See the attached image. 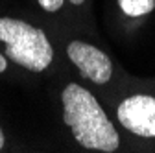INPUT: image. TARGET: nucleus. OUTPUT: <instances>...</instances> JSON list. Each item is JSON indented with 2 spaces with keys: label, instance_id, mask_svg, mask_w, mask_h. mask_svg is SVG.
<instances>
[{
  "label": "nucleus",
  "instance_id": "7",
  "mask_svg": "<svg viewBox=\"0 0 155 153\" xmlns=\"http://www.w3.org/2000/svg\"><path fill=\"white\" fill-rule=\"evenodd\" d=\"M6 67H8V61L4 59L2 55H0V72H4V70H6Z\"/></svg>",
  "mask_w": 155,
  "mask_h": 153
},
{
  "label": "nucleus",
  "instance_id": "8",
  "mask_svg": "<svg viewBox=\"0 0 155 153\" xmlns=\"http://www.w3.org/2000/svg\"><path fill=\"white\" fill-rule=\"evenodd\" d=\"M4 148V133H2V129H0V149Z\"/></svg>",
  "mask_w": 155,
  "mask_h": 153
},
{
  "label": "nucleus",
  "instance_id": "3",
  "mask_svg": "<svg viewBox=\"0 0 155 153\" xmlns=\"http://www.w3.org/2000/svg\"><path fill=\"white\" fill-rule=\"evenodd\" d=\"M118 122L139 137H155V98L135 94L126 98L116 109Z\"/></svg>",
  "mask_w": 155,
  "mask_h": 153
},
{
  "label": "nucleus",
  "instance_id": "2",
  "mask_svg": "<svg viewBox=\"0 0 155 153\" xmlns=\"http://www.w3.org/2000/svg\"><path fill=\"white\" fill-rule=\"evenodd\" d=\"M0 41L6 43V54L11 61L31 72H43L52 63L54 50L45 31L24 21L0 17Z\"/></svg>",
  "mask_w": 155,
  "mask_h": 153
},
{
  "label": "nucleus",
  "instance_id": "9",
  "mask_svg": "<svg viewBox=\"0 0 155 153\" xmlns=\"http://www.w3.org/2000/svg\"><path fill=\"white\" fill-rule=\"evenodd\" d=\"M70 2H72V4H76V6H80V4H83V2H85V0H70Z\"/></svg>",
  "mask_w": 155,
  "mask_h": 153
},
{
  "label": "nucleus",
  "instance_id": "6",
  "mask_svg": "<svg viewBox=\"0 0 155 153\" xmlns=\"http://www.w3.org/2000/svg\"><path fill=\"white\" fill-rule=\"evenodd\" d=\"M39 4H41V8H43V9H46V11L54 13V11H57V9H61L63 0H39Z\"/></svg>",
  "mask_w": 155,
  "mask_h": 153
},
{
  "label": "nucleus",
  "instance_id": "4",
  "mask_svg": "<svg viewBox=\"0 0 155 153\" xmlns=\"http://www.w3.org/2000/svg\"><path fill=\"white\" fill-rule=\"evenodd\" d=\"M67 54L70 57V61L80 68L83 78L91 80L92 83L104 85L111 80L113 65L109 61V57L96 46H91L81 41H72L67 46Z\"/></svg>",
  "mask_w": 155,
  "mask_h": 153
},
{
  "label": "nucleus",
  "instance_id": "5",
  "mask_svg": "<svg viewBox=\"0 0 155 153\" xmlns=\"http://www.w3.org/2000/svg\"><path fill=\"white\" fill-rule=\"evenodd\" d=\"M120 9L129 17H142L155 8V0H118Z\"/></svg>",
  "mask_w": 155,
  "mask_h": 153
},
{
  "label": "nucleus",
  "instance_id": "1",
  "mask_svg": "<svg viewBox=\"0 0 155 153\" xmlns=\"http://www.w3.org/2000/svg\"><path fill=\"white\" fill-rule=\"evenodd\" d=\"M63 120L83 148L105 153L118 149V133L87 89L78 83L67 85L63 90Z\"/></svg>",
  "mask_w": 155,
  "mask_h": 153
}]
</instances>
